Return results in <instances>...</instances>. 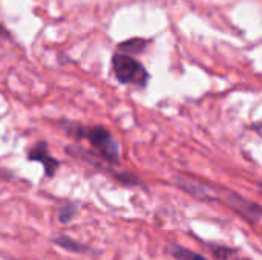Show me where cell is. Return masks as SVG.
I'll return each mask as SVG.
<instances>
[{"mask_svg":"<svg viewBox=\"0 0 262 260\" xmlns=\"http://www.w3.org/2000/svg\"><path fill=\"white\" fill-rule=\"evenodd\" d=\"M167 253L170 256H173L177 260H207L204 256L192 251V250H187L181 245H170L167 247Z\"/></svg>","mask_w":262,"mask_h":260,"instance_id":"cell-4","label":"cell"},{"mask_svg":"<svg viewBox=\"0 0 262 260\" xmlns=\"http://www.w3.org/2000/svg\"><path fill=\"white\" fill-rule=\"evenodd\" d=\"M149 44L147 40H143V38H130L127 41H123L120 44V49L121 51H126V52H134V54H138V52H143L144 48Z\"/></svg>","mask_w":262,"mask_h":260,"instance_id":"cell-6","label":"cell"},{"mask_svg":"<svg viewBox=\"0 0 262 260\" xmlns=\"http://www.w3.org/2000/svg\"><path fill=\"white\" fill-rule=\"evenodd\" d=\"M28 159L29 161H35V162H40L45 169V175L48 178H54L57 169L60 167V162L49 155V146L46 141H40L37 143L28 153Z\"/></svg>","mask_w":262,"mask_h":260,"instance_id":"cell-3","label":"cell"},{"mask_svg":"<svg viewBox=\"0 0 262 260\" xmlns=\"http://www.w3.org/2000/svg\"><path fill=\"white\" fill-rule=\"evenodd\" d=\"M117 179L121 181L123 184L126 185H138L140 184V179L137 176H134L132 173H121V175H117Z\"/></svg>","mask_w":262,"mask_h":260,"instance_id":"cell-8","label":"cell"},{"mask_svg":"<svg viewBox=\"0 0 262 260\" xmlns=\"http://www.w3.org/2000/svg\"><path fill=\"white\" fill-rule=\"evenodd\" d=\"M12 178V173L8 172V170H0V179H11Z\"/></svg>","mask_w":262,"mask_h":260,"instance_id":"cell-9","label":"cell"},{"mask_svg":"<svg viewBox=\"0 0 262 260\" xmlns=\"http://www.w3.org/2000/svg\"><path fill=\"white\" fill-rule=\"evenodd\" d=\"M94 149L98 150V153L109 162H117L120 158V146L117 139L104 129V127H88L86 136H84Z\"/></svg>","mask_w":262,"mask_h":260,"instance_id":"cell-2","label":"cell"},{"mask_svg":"<svg viewBox=\"0 0 262 260\" xmlns=\"http://www.w3.org/2000/svg\"><path fill=\"white\" fill-rule=\"evenodd\" d=\"M78 215V208L75 204H66L58 210V221L61 224H69L72 222Z\"/></svg>","mask_w":262,"mask_h":260,"instance_id":"cell-7","label":"cell"},{"mask_svg":"<svg viewBox=\"0 0 262 260\" xmlns=\"http://www.w3.org/2000/svg\"><path fill=\"white\" fill-rule=\"evenodd\" d=\"M112 67L115 77L123 84H135L144 87L149 83V72L144 66L127 54H115L112 57Z\"/></svg>","mask_w":262,"mask_h":260,"instance_id":"cell-1","label":"cell"},{"mask_svg":"<svg viewBox=\"0 0 262 260\" xmlns=\"http://www.w3.org/2000/svg\"><path fill=\"white\" fill-rule=\"evenodd\" d=\"M52 242H54L55 245H58L60 248L68 250V251H71V253H86V251H88V247H86V245H83V244H80V242H77V241H72V239L68 238V236H57V238L52 239Z\"/></svg>","mask_w":262,"mask_h":260,"instance_id":"cell-5","label":"cell"}]
</instances>
